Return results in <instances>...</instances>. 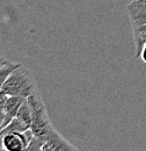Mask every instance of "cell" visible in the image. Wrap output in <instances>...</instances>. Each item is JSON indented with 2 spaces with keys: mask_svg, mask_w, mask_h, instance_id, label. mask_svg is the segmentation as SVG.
Returning <instances> with one entry per match:
<instances>
[{
  "mask_svg": "<svg viewBox=\"0 0 146 151\" xmlns=\"http://www.w3.org/2000/svg\"><path fill=\"white\" fill-rule=\"evenodd\" d=\"M31 113L33 122L30 130L33 138L27 147L28 151H54V150H77L69 141H66L54 128L47 108L38 92H35L27 98Z\"/></svg>",
  "mask_w": 146,
  "mask_h": 151,
  "instance_id": "cell-1",
  "label": "cell"
},
{
  "mask_svg": "<svg viewBox=\"0 0 146 151\" xmlns=\"http://www.w3.org/2000/svg\"><path fill=\"white\" fill-rule=\"evenodd\" d=\"M1 92L7 96L14 95L28 98L37 92L36 83L30 71L26 66L18 64V66L7 77L5 84L2 85Z\"/></svg>",
  "mask_w": 146,
  "mask_h": 151,
  "instance_id": "cell-2",
  "label": "cell"
},
{
  "mask_svg": "<svg viewBox=\"0 0 146 151\" xmlns=\"http://www.w3.org/2000/svg\"><path fill=\"white\" fill-rule=\"evenodd\" d=\"M127 13L132 28L136 57L139 58L146 43V0H131L127 5Z\"/></svg>",
  "mask_w": 146,
  "mask_h": 151,
  "instance_id": "cell-3",
  "label": "cell"
},
{
  "mask_svg": "<svg viewBox=\"0 0 146 151\" xmlns=\"http://www.w3.org/2000/svg\"><path fill=\"white\" fill-rule=\"evenodd\" d=\"M0 136L2 137L4 150L7 151H23L27 150L29 142L33 138V132L30 129L26 132H0Z\"/></svg>",
  "mask_w": 146,
  "mask_h": 151,
  "instance_id": "cell-4",
  "label": "cell"
},
{
  "mask_svg": "<svg viewBox=\"0 0 146 151\" xmlns=\"http://www.w3.org/2000/svg\"><path fill=\"white\" fill-rule=\"evenodd\" d=\"M27 98H22V96H7L6 102H5V116H4V121H2V128L5 126H7L18 114L19 109L21 107V105L23 104V101Z\"/></svg>",
  "mask_w": 146,
  "mask_h": 151,
  "instance_id": "cell-5",
  "label": "cell"
},
{
  "mask_svg": "<svg viewBox=\"0 0 146 151\" xmlns=\"http://www.w3.org/2000/svg\"><path fill=\"white\" fill-rule=\"evenodd\" d=\"M15 117L19 119L28 129H30L31 122H33V113H31V108H30V105H29L27 99L21 105V107H20V109H19Z\"/></svg>",
  "mask_w": 146,
  "mask_h": 151,
  "instance_id": "cell-6",
  "label": "cell"
},
{
  "mask_svg": "<svg viewBox=\"0 0 146 151\" xmlns=\"http://www.w3.org/2000/svg\"><path fill=\"white\" fill-rule=\"evenodd\" d=\"M18 66L16 63H12V62H8L6 65H4L2 68H0V91L2 88V85L5 84L7 77L9 76V73Z\"/></svg>",
  "mask_w": 146,
  "mask_h": 151,
  "instance_id": "cell-7",
  "label": "cell"
},
{
  "mask_svg": "<svg viewBox=\"0 0 146 151\" xmlns=\"http://www.w3.org/2000/svg\"><path fill=\"white\" fill-rule=\"evenodd\" d=\"M7 95H5L0 91V126L2 127V121L5 116V102H6Z\"/></svg>",
  "mask_w": 146,
  "mask_h": 151,
  "instance_id": "cell-8",
  "label": "cell"
},
{
  "mask_svg": "<svg viewBox=\"0 0 146 151\" xmlns=\"http://www.w3.org/2000/svg\"><path fill=\"white\" fill-rule=\"evenodd\" d=\"M139 58L146 63V43L144 44V47H143V49H142V52H140V55H139Z\"/></svg>",
  "mask_w": 146,
  "mask_h": 151,
  "instance_id": "cell-9",
  "label": "cell"
},
{
  "mask_svg": "<svg viewBox=\"0 0 146 151\" xmlns=\"http://www.w3.org/2000/svg\"><path fill=\"white\" fill-rule=\"evenodd\" d=\"M8 62H9V60H7L6 58H2V57H0V68H2L4 65H6Z\"/></svg>",
  "mask_w": 146,
  "mask_h": 151,
  "instance_id": "cell-10",
  "label": "cell"
},
{
  "mask_svg": "<svg viewBox=\"0 0 146 151\" xmlns=\"http://www.w3.org/2000/svg\"><path fill=\"white\" fill-rule=\"evenodd\" d=\"M1 129H2V127H1V126H0V132H1Z\"/></svg>",
  "mask_w": 146,
  "mask_h": 151,
  "instance_id": "cell-11",
  "label": "cell"
},
{
  "mask_svg": "<svg viewBox=\"0 0 146 151\" xmlns=\"http://www.w3.org/2000/svg\"><path fill=\"white\" fill-rule=\"evenodd\" d=\"M129 1H131V0H129Z\"/></svg>",
  "mask_w": 146,
  "mask_h": 151,
  "instance_id": "cell-12",
  "label": "cell"
}]
</instances>
